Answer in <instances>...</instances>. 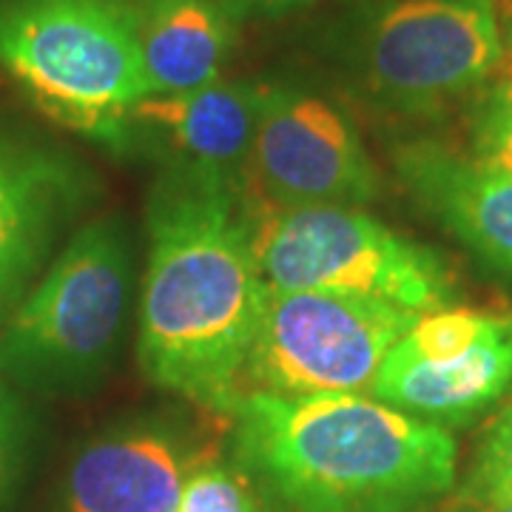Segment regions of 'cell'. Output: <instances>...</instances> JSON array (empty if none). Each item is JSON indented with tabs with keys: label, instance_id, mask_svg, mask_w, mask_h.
<instances>
[{
	"label": "cell",
	"instance_id": "cell-1",
	"mask_svg": "<svg viewBox=\"0 0 512 512\" xmlns=\"http://www.w3.org/2000/svg\"><path fill=\"white\" fill-rule=\"evenodd\" d=\"M137 356L151 384L234 413L265 293L245 185L168 168L146 208Z\"/></svg>",
	"mask_w": 512,
	"mask_h": 512
},
{
	"label": "cell",
	"instance_id": "cell-2",
	"mask_svg": "<svg viewBox=\"0 0 512 512\" xmlns=\"http://www.w3.org/2000/svg\"><path fill=\"white\" fill-rule=\"evenodd\" d=\"M231 419L242 464L291 512H421L456 484V439L367 393L248 390Z\"/></svg>",
	"mask_w": 512,
	"mask_h": 512
},
{
	"label": "cell",
	"instance_id": "cell-3",
	"mask_svg": "<svg viewBox=\"0 0 512 512\" xmlns=\"http://www.w3.org/2000/svg\"><path fill=\"white\" fill-rule=\"evenodd\" d=\"M0 69L52 123L111 151L148 94L134 0H0Z\"/></svg>",
	"mask_w": 512,
	"mask_h": 512
},
{
	"label": "cell",
	"instance_id": "cell-4",
	"mask_svg": "<svg viewBox=\"0 0 512 512\" xmlns=\"http://www.w3.org/2000/svg\"><path fill=\"white\" fill-rule=\"evenodd\" d=\"M134 285L126 222H86L37 276L0 328V379L63 393L97 382L111 365Z\"/></svg>",
	"mask_w": 512,
	"mask_h": 512
},
{
	"label": "cell",
	"instance_id": "cell-5",
	"mask_svg": "<svg viewBox=\"0 0 512 512\" xmlns=\"http://www.w3.org/2000/svg\"><path fill=\"white\" fill-rule=\"evenodd\" d=\"M254 254L271 288L339 293L404 313H430L453 299L439 254L396 234L365 208L251 205Z\"/></svg>",
	"mask_w": 512,
	"mask_h": 512
},
{
	"label": "cell",
	"instance_id": "cell-6",
	"mask_svg": "<svg viewBox=\"0 0 512 512\" xmlns=\"http://www.w3.org/2000/svg\"><path fill=\"white\" fill-rule=\"evenodd\" d=\"M504 55L495 0H382L353 40L367 94L402 114H430L476 92Z\"/></svg>",
	"mask_w": 512,
	"mask_h": 512
},
{
	"label": "cell",
	"instance_id": "cell-7",
	"mask_svg": "<svg viewBox=\"0 0 512 512\" xmlns=\"http://www.w3.org/2000/svg\"><path fill=\"white\" fill-rule=\"evenodd\" d=\"M416 313L339 293L265 285L245 362V393H367Z\"/></svg>",
	"mask_w": 512,
	"mask_h": 512
},
{
	"label": "cell",
	"instance_id": "cell-8",
	"mask_svg": "<svg viewBox=\"0 0 512 512\" xmlns=\"http://www.w3.org/2000/svg\"><path fill=\"white\" fill-rule=\"evenodd\" d=\"M268 205H353L379 194V171L356 123L308 89L265 83L248 183Z\"/></svg>",
	"mask_w": 512,
	"mask_h": 512
},
{
	"label": "cell",
	"instance_id": "cell-9",
	"mask_svg": "<svg viewBox=\"0 0 512 512\" xmlns=\"http://www.w3.org/2000/svg\"><path fill=\"white\" fill-rule=\"evenodd\" d=\"M265 83L217 80L180 94H146L128 111V137L168 157V168L248 185Z\"/></svg>",
	"mask_w": 512,
	"mask_h": 512
},
{
	"label": "cell",
	"instance_id": "cell-10",
	"mask_svg": "<svg viewBox=\"0 0 512 512\" xmlns=\"http://www.w3.org/2000/svg\"><path fill=\"white\" fill-rule=\"evenodd\" d=\"M83 185L63 154L0 131V328L35 285Z\"/></svg>",
	"mask_w": 512,
	"mask_h": 512
},
{
	"label": "cell",
	"instance_id": "cell-11",
	"mask_svg": "<svg viewBox=\"0 0 512 512\" xmlns=\"http://www.w3.org/2000/svg\"><path fill=\"white\" fill-rule=\"evenodd\" d=\"M393 163L427 214L484 265L512 276V174L436 140L404 143Z\"/></svg>",
	"mask_w": 512,
	"mask_h": 512
},
{
	"label": "cell",
	"instance_id": "cell-12",
	"mask_svg": "<svg viewBox=\"0 0 512 512\" xmlns=\"http://www.w3.org/2000/svg\"><path fill=\"white\" fill-rule=\"evenodd\" d=\"M197 458L163 424H134L86 444L69 467L63 512H177Z\"/></svg>",
	"mask_w": 512,
	"mask_h": 512
},
{
	"label": "cell",
	"instance_id": "cell-13",
	"mask_svg": "<svg viewBox=\"0 0 512 512\" xmlns=\"http://www.w3.org/2000/svg\"><path fill=\"white\" fill-rule=\"evenodd\" d=\"M510 387L512 316H498L493 330L478 345L447 362H416L390 348L367 396L447 427L481 416Z\"/></svg>",
	"mask_w": 512,
	"mask_h": 512
},
{
	"label": "cell",
	"instance_id": "cell-14",
	"mask_svg": "<svg viewBox=\"0 0 512 512\" xmlns=\"http://www.w3.org/2000/svg\"><path fill=\"white\" fill-rule=\"evenodd\" d=\"M148 94H180L220 80L234 49V15L220 0H134Z\"/></svg>",
	"mask_w": 512,
	"mask_h": 512
},
{
	"label": "cell",
	"instance_id": "cell-15",
	"mask_svg": "<svg viewBox=\"0 0 512 512\" xmlns=\"http://www.w3.org/2000/svg\"><path fill=\"white\" fill-rule=\"evenodd\" d=\"M501 313L476 311V308H439L421 313L393 345V353L416 362H447L478 345Z\"/></svg>",
	"mask_w": 512,
	"mask_h": 512
},
{
	"label": "cell",
	"instance_id": "cell-16",
	"mask_svg": "<svg viewBox=\"0 0 512 512\" xmlns=\"http://www.w3.org/2000/svg\"><path fill=\"white\" fill-rule=\"evenodd\" d=\"M461 504H512V402L490 421L478 441Z\"/></svg>",
	"mask_w": 512,
	"mask_h": 512
},
{
	"label": "cell",
	"instance_id": "cell-17",
	"mask_svg": "<svg viewBox=\"0 0 512 512\" xmlns=\"http://www.w3.org/2000/svg\"><path fill=\"white\" fill-rule=\"evenodd\" d=\"M177 512H262L248 478L234 467L197 458L188 470Z\"/></svg>",
	"mask_w": 512,
	"mask_h": 512
},
{
	"label": "cell",
	"instance_id": "cell-18",
	"mask_svg": "<svg viewBox=\"0 0 512 512\" xmlns=\"http://www.w3.org/2000/svg\"><path fill=\"white\" fill-rule=\"evenodd\" d=\"M473 157L512 174V80H501L481 94L470 120Z\"/></svg>",
	"mask_w": 512,
	"mask_h": 512
},
{
	"label": "cell",
	"instance_id": "cell-19",
	"mask_svg": "<svg viewBox=\"0 0 512 512\" xmlns=\"http://www.w3.org/2000/svg\"><path fill=\"white\" fill-rule=\"evenodd\" d=\"M23 439V413L12 384L0 379V501L9 490V481L15 476V464L20 456Z\"/></svg>",
	"mask_w": 512,
	"mask_h": 512
},
{
	"label": "cell",
	"instance_id": "cell-20",
	"mask_svg": "<svg viewBox=\"0 0 512 512\" xmlns=\"http://www.w3.org/2000/svg\"><path fill=\"white\" fill-rule=\"evenodd\" d=\"M234 18H276L293 9L311 6L313 0H220Z\"/></svg>",
	"mask_w": 512,
	"mask_h": 512
},
{
	"label": "cell",
	"instance_id": "cell-21",
	"mask_svg": "<svg viewBox=\"0 0 512 512\" xmlns=\"http://www.w3.org/2000/svg\"><path fill=\"white\" fill-rule=\"evenodd\" d=\"M461 512H512V504H487V507H478V504H464Z\"/></svg>",
	"mask_w": 512,
	"mask_h": 512
},
{
	"label": "cell",
	"instance_id": "cell-22",
	"mask_svg": "<svg viewBox=\"0 0 512 512\" xmlns=\"http://www.w3.org/2000/svg\"><path fill=\"white\" fill-rule=\"evenodd\" d=\"M504 20H507V23H504V29H501V35H504V52H510V57H512V15Z\"/></svg>",
	"mask_w": 512,
	"mask_h": 512
},
{
	"label": "cell",
	"instance_id": "cell-23",
	"mask_svg": "<svg viewBox=\"0 0 512 512\" xmlns=\"http://www.w3.org/2000/svg\"><path fill=\"white\" fill-rule=\"evenodd\" d=\"M495 3H501V9H504V18H510V15H512V0H495Z\"/></svg>",
	"mask_w": 512,
	"mask_h": 512
},
{
	"label": "cell",
	"instance_id": "cell-24",
	"mask_svg": "<svg viewBox=\"0 0 512 512\" xmlns=\"http://www.w3.org/2000/svg\"><path fill=\"white\" fill-rule=\"evenodd\" d=\"M510 80H512V77H510Z\"/></svg>",
	"mask_w": 512,
	"mask_h": 512
}]
</instances>
